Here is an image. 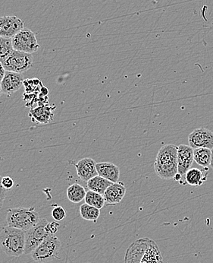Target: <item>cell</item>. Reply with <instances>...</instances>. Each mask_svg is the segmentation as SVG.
Segmentation results:
<instances>
[{
	"label": "cell",
	"mask_w": 213,
	"mask_h": 263,
	"mask_svg": "<svg viewBox=\"0 0 213 263\" xmlns=\"http://www.w3.org/2000/svg\"><path fill=\"white\" fill-rule=\"evenodd\" d=\"M178 146L173 144L163 145L158 152L154 170L159 178L170 180L178 174Z\"/></svg>",
	"instance_id": "obj_2"
},
{
	"label": "cell",
	"mask_w": 213,
	"mask_h": 263,
	"mask_svg": "<svg viewBox=\"0 0 213 263\" xmlns=\"http://www.w3.org/2000/svg\"><path fill=\"white\" fill-rule=\"evenodd\" d=\"M54 107L51 108L48 106H40L37 108L32 109L30 111L29 117L32 121L37 122L42 124H47L49 122L53 120V110Z\"/></svg>",
	"instance_id": "obj_16"
},
{
	"label": "cell",
	"mask_w": 213,
	"mask_h": 263,
	"mask_svg": "<svg viewBox=\"0 0 213 263\" xmlns=\"http://www.w3.org/2000/svg\"><path fill=\"white\" fill-rule=\"evenodd\" d=\"M0 247L9 256H22L25 253V231L12 227H3L0 231Z\"/></svg>",
	"instance_id": "obj_3"
},
{
	"label": "cell",
	"mask_w": 213,
	"mask_h": 263,
	"mask_svg": "<svg viewBox=\"0 0 213 263\" xmlns=\"http://www.w3.org/2000/svg\"><path fill=\"white\" fill-rule=\"evenodd\" d=\"M66 211L64 208L59 206L58 205H55L53 210H52V217L56 221H62L66 217Z\"/></svg>",
	"instance_id": "obj_24"
},
{
	"label": "cell",
	"mask_w": 213,
	"mask_h": 263,
	"mask_svg": "<svg viewBox=\"0 0 213 263\" xmlns=\"http://www.w3.org/2000/svg\"><path fill=\"white\" fill-rule=\"evenodd\" d=\"M23 76L22 74L6 71V75L1 82L3 94L11 95L18 91L23 85Z\"/></svg>",
	"instance_id": "obj_13"
},
{
	"label": "cell",
	"mask_w": 213,
	"mask_h": 263,
	"mask_svg": "<svg viewBox=\"0 0 213 263\" xmlns=\"http://www.w3.org/2000/svg\"><path fill=\"white\" fill-rule=\"evenodd\" d=\"M25 28V23L17 16L0 17V36L12 38Z\"/></svg>",
	"instance_id": "obj_10"
},
{
	"label": "cell",
	"mask_w": 213,
	"mask_h": 263,
	"mask_svg": "<svg viewBox=\"0 0 213 263\" xmlns=\"http://www.w3.org/2000/svg\"><path fill=\"white\" fill-rule=\"evenodd\" d=\"M59 226L60 224L56 222V221H53V222L49 223V231H50L51 235H54V234H56V233L58 231Z\"/></svg>",
	"instance_id": "obj_26"
},
{
	"label": "cell",
	"mask_w": 213,
	"mask_h": 263,
	"mask_svg": "<svg viewBox=\"0 0 213 263\" xmlns=\"http://www.w3.org/2000/svg\"><path fill=\"white\" fill-rule=\"evenodd\" d=\"M212 150L206 148H196L194 150V159L198 165L207 168L210 166Z\"/></svg>",
	"instance_id": "obj_19"
},
{
	"label": "cell",
	"mask_w": 213,
	"mask_h": 263,
	"mask_svg": "<svg viewBox=\"0 0 213 263\" xmlns=\"http://www.w3.org/2000/svg\"><path fill=\"white\" fill-rule=\"evenodd\" d=\"M210 167L213 169V148L212 149V156H211Z\"/></svg>",
	"instance_id": "obj_28"
},
{
	"label": "cell",
	"mask_w": 213,
	"mask_h": 263,
	"mask_svg": "<svg viewBox=\"0 0 213 263\" xmlns=\"http://www.w3.org/2000/svg\"><path fill=\"white\" fill-rule=\"evenodd\" d=\"M194 148L190 145H180L178 149V173L185 175L194 164Z\"/></svg>",
	"instance_id": "obj_11"
},
{
	"label": "cell",
	"mask_w": 213,
	"mask_h": 263,
	"mask_svg": "<svg viewBox=\"0 0 213 263\" xmlns=\"http://www.w3.org/2000/svg\"><path fill=\"white\" fill-rule=\"evenodd\" d=\"M84 200L85 203L97 208L99 209H102L105 204L103 195L99 194V193L91 191V190L87 192Z\"/></svg>",
	"instance_id": "obj_22"
},
{
	"label": "cell",
	"mask_w": 213,
	"mask_h": 263,
	"mask_svg": "<svg viewBox=\"0 0 213 263\" xmlns=\"http://www.w3.org/2000/svg\"><path fill=\"white\" fill-rule=\"evenodd\" d=\"M49 222L42 218L35 226L25 231V254L29 255L49 236L51 235L48 228Z\"/></svg>",
	"instance_id": "obj_6"
},
{
	"label": "cell",
	"mask_w": 213,
	"mask_h": 263,
	"mask_svg": "<svg viewBox=\"0 0 213 263\" xmlns=\"http://www.w3.org/2000/svg\"><path fill=\"white\" fill-rule=\"evenodd\" d=\"M2 63L6 71L22 74L32 68L34 57L31 53L14 50Z\"/></svg>",
	"instance_id": "obj_7"
},
{
	"label": "cell",
	"mask_w": 213,
	"mask_h": 263,
	"mask_svg": "<svg viewBox=\"0 0 213 263\" xmlns=\"http://www.w3.org/2000/svg\"><path fill=\"white\" fill-rule=\"evenodd\" d=\"M79 211L81 218L86 221L97 222L98 218L100 216V209L87 203L82 204Z\"/></svg>",
	"instance_id": "obj_21"
},
{
	"label": "cell",
	"mask_w": 213,
	"mask_h": 263,
	"mask_svg": "<svg viewBox=\"0 0 213 263\" xmlns=\"http://www.w3.org/2000/svg\"><path fill=\"white\" fill-rule=\"evenodd\" d=\"M124 263H164L159 246L150 238H141L129 246Z\"/></svg>",
	"instance_id": "obj_1"
},
{
	"label": "cell",
	"mask_w": 213,
	"mask_h": 263,
	"mask_svg": "<svg viewBox=\"0 0 213 263\" xmlns=\"http://www.w3.org/2000/svg\"><path fill=\"white\" fill-rule=\"evenodd\" d=\"M14 50L25 53H35L39 50L36 34L28 28H23L15 37L12 38Z\"/></svg>",
	"instance_id": "obj_8"
},
{
	"label": "cell",
	"mask_w": 213,
	"mask_h": 263,
	"mask_svg": "<svg viewBox=\"0 0 213 263\" xmlns=\"http://www.w3.org/2000/svg\"><path fill=\"white\" fill-rule=\"evenodd\" d=\"M61 240L56 236L50 235L44 240L31 253L33 259L37 263H46L59 259Z\"/></svg>",
	"instance_id": "obj_5"
},
{
	"label": "cell",
	"mask_w": 213,
	"mask_h": 263,
	"mask_svg": "<svg viewBox=\"0 0 213 263\" xmlns=\"http://www.w3.org/2000/svg\"><path fill=\"white\" fill-rule=\"evenodd\" d=\"M13 179L11 178L10 177H4L2 178V185L3 187L6 189V190H11L14 186Z\"/></svg>",
	"instance_id": "obj_25"
},
{
	"label": "cell",
	"mask_w": 213,
	"mask_h": 263,
	"mask_svg": "<svg viewBox=\"0 0 213 263\" xmlns=\"http://www.w3.org/2000/svg\"><path fill=\"white\" fill-rule=\"evenodd\" d=\"M76 168L79 178L83 182H88L91 179L98 175L97 162L91 158L80 160L77 164H74Z\"/></svg>",
	"instance_id": "obj_12"
},
{
	"label": "cell",
	"mask_w": 213,
	"mask_h": 263,
	"mask_svg": "<svg viewBox=\"0 0 213 263\" xmlns=\"http://www.w3.org/2000/svg\"><path fill=\"white\" fill-rule=\"evenodd\" d=\"M113 183L110 180L97 175L94 177V178L91 179L89 181L87 182V186L91 191L103 195L105 190L110 187Z\"/></svg>",
	"instance_id": "obj_18"
},
{
	"label": "cell",
	"mask_w": 213,
	"mask_h": 263,
	"mask_svg": "<svg viewBox=\"0 0 213 263\" xmlns=\"http://www.w3.org/2000/svg\"><path fill=\"white\" fill-rule=\"evenodd\" d=\"M2 94H3V91H2L1 83H0V97L2 96Z\"/></svg>",
	"instance_id": "obj_29"
},
{
	"label": "cell",
	"mask_w": 213,
	"mask_h": 263,
	"mask_svg": "<svg viewBox=\"0 0 213 263\" xmlns=\"http://www.w3.org/2000/svg\"><path fill=\"white\" fill-rule=\"evenodd\" d=\"M6 69H5L4 66H3V63H0V83H1L3 78H4L5 75H6Z\"/></svg>",
	"instance_id": "obj_27"
},
{
	"label": "cell",
	"mask_w": 213,
	"mask_h": 263,
	"mask_svg": "<svg viewBox=\"0 0 213 263\" xmlns=\"http://www.w3.org/2000/svg\"><path fill=\"white\" fill-rule=\"evenodd\" d=\"M126 191L127 190L123 182L113 183L104 193L105 203L107 205H116L119 203L124 199Z\"/></svg>",
	"instance_id": "obj_14"
},
{
	"label": "cell",
	"mask_w": 213,
	"mask_h": 263,
	"mask_svg": "<svg viewBox=\"0 0 213 263\" xmlns=\"http://www.w3.org/2000/svg\"><path fill=\"white\" fill-rule=\"evenodd\" d=\"M188 143L194 149L200 148H213V132L206 128L194 129L188 136Z\"/></svg>",
	"instance_id": "obj_9"
},
{
	"label": "cell",
	"mask_w": 213,
	"mask_h": 263,
	"mask_svg": "<svg viewBox=\"0 0 213 263\" xmlns=\"http://www.w3.org/2000/svg\"><path fill=\"white\" fill-rule=\"evenodd\" d=\"M13 50L12 38L0 36V63H3Z\"/></svg>",
	"instance_id": "obj_23"
},
{
	"label": "cell",
	"mask_w": 213,
	"mask_h": 263,
	"mask_svg": "<svg viewBox=\"0 0 213 263\" xmlns=\"http://www.w3.org/2000/svg\"><path fill=\"white\" fill-rule=\"evenodd\" d=\"M86 194L85 189L78 183L71 185L67 190L68 199L73 203H79L84 200Z\"/></svg>",
	"instance_id": "obj_20"
},
{
	"label": "cell",
	"mask_w": 213,
	"mask_h": 263,
	"mask_svg": "<svg viewBox=\"0 0 213 263\" xmlns=\"http://www.w3.org/2000/svg\"><path fill=\"white\" fill-rule=\"evenodd\" d=\"M206 173L198 168H190L186 173L185 180L192 186H200L206 180Z\"/></svg>",
	"instance_id": "obj_17"
},
{
	"label": "cell",
	"mask_w": 213,
	"mask_h": 263,
	"mask_svg": "<svg viewBox=\"0 0 213 263\" xmlns=\"http://www.w3.org/2000/svg\"><path fill=\"white\" fill-rule=\"evenodd\" d=\"M97 171L98 175L112 183H117L119 180L120 169L116 164L110 162L97 163Z\"/></svg>",
	"instance_id": "obj_15"
},
{
	"label": "cell",
	"mask_w": 213,
	"mask_h": 263,
	"mask_svg": "<svg viewBox=\"0 0 213 263\" xmlns=\"http://www.w3.org/2000/svg\"><path fill=\"white\" fill-rule=\"evenodd\" d=\"M39 220L38 212L34 207L12 208L8 209L6 215L8 226L24 231H28L35 226Z\"/></svg>",
	"instance_id": "obj_4"
}]
</instances>
